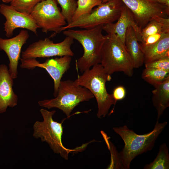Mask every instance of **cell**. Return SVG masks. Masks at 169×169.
I'll return each instance as SVG.
<instances>
[{
	"instance_id": "1",
	"label": "cell",
	"mask_w": 169,
	"mask_h": 169,
	"mask_svg": "<svg viewBox=\"0 0 169 169\" xmlns=\"http://www.w3.org/2000/svg\"><path fill=\"white\" fill-rule=\"evenodd\" d=\"M167 124L166 121L159 123L157 120L153 129L143 135L137 134L126 125L113 127V131L121 137L125 144L124 147L119 153L121 169H130L131 161L135 157L151 151Z\"/></svg>"
},
{
	"instance_id": "2",
	"label": "cell",
	"mask_w": 169,
	"mask_h": 169,
	"mask_svg": "<svg viewBox=\"0 0 169 169\" xmlns=\"http://www.w3.org/2000/svg\"><path fill=\"white\" fill-rule=\"evenodd\" d=\"M103 25L84 29H67L63 31L66 36L78 41L84 49V54L76 62L77 69L83 73L94 65L100 64L101 52L108 35L102 34Z\"/></svg>"
},
{
	"instance_id": "3",
	"label": "cell",
	"mask_w": 169,
	"mask_h": 169,
	"mask_svg": "<svg viewBox=\"0 0 169 169\" xmlns=\"http://www.w3.org/2000/svg\"><path fill=\"white\" fill-rule=\"evenodd\" d=\"M92 67L84 71L81 75H78L74 82L86 88L92 93L97 104V116L100 118L105 116L111 106L115 105L116 102L106 89V83L111 80V75L105 72L100 64Z\"/></svg>"
},
{
	"instance_id": "4",
	"label": "cell",
	"mask_w": 169,
	"mask_h": 169,
	"mask_svg": "<svg viewBox=\"0 0 169 169\" xmlns=\"http://www.w3.org/2000/svg\"><path fill=\"white\" fill-rule=\"evenodd\" d=\"M107 35L101 50L100 64L110 75L122 72L129 77L132 76L134 68L125 44L116 34Z\"/></svg>"
},
{
	"instance_id": "5",
	"label": "cell",
	"mask_w": 169,
	"mask_h": 169,
	"mask_svg": "<svg viewBox=\"0 0 169 169\" xmlns=\"http://www.w3.org/2000/svg\"><path fill=\"white\" fill-rule=\"evenodd\" d=\"M94 97L88 89L68 79L61 81L58 94L54 98L39 101L38 103L40 106L49 109L58 108L69 117L74 108L80 102L89 101Z\"/></svg>"
},
{
	"instance_id": "6",
	"label": "cell",
	"mask_w": 169,
	"mask_h": 169,
	"mask_svg": "<svg viewBox=\"0 0 169 169\" xmlns=\"http://www.w3.org/2000/svg\"><path fill=\"white\" fill-rule=\"evenodd\" d=\"M40 111L43 120L37 121L34 123L33 136L36 138H40L42 141L46 142L54 153L59 154L62 158L68 160L69 153L79 150L69 149L63 145L62 138L64 120L59 123L53 120V116L56 112L55 110L49 111L41 109Z\"/></svg>"
},
{
	"instance_id": "7",
	"label": "cell",
	"mask_w": 169,
	"mask_h": 169,
	"mask_svg": "<svg viewBox=\"0 0 169 169\" xmlns=\"http://www.w3.org/2000/svg\"><path fill=\"white\" fill-rule=\"evenodd\" d=\"M124 5L121 0H109L102 3L90 13L82 16L62 27L61 32L76 28L89 29L113 23L119 18Z\"/></svg>"
},
{
	"instance_id": "8",
	"label": "cell",
	"mask_w": 169,
	"mask_h": 169,
	"mask_svg": "<svg viewBox=\"0 0 169 169\" xmlns=\"http://www.w3.org/2000/svg\"><path fill=\"white\" fill-rule=\"evenodd\" d=\"M55 0H44L38 3L30 14L38 28L47 33L61 32L62 27L67 24Z\"/></svg>"
},
{
	"instance_id": "9",
	"label": "cell",
	"mask_w": 169,
	"mask_h": 169,
	"mask_svg": "<svg viewBox=\"0 0 169 169\" xmlns=\"http://www.w3.org/2000/svg\"><path fill=\"white\" fill-rule=\"evenodd\" d=\"M74 39L66 36L62 42L54 43L49 38L40 39L30 44L21 53L23 59L49 58L64 56H72L74 53L71 49Z\"/></svg>"
},
{
	"instance_id": "10",
	"label": "cell",
	"mask_w": 169,
	"mask_h": 169,
	"mask_svg": "<svg viewBox=\"0 0 169 169\" xmlns=\"http://www.w3.org/2000/svg\"><path fill=\"white\" fill-rule=\"evenodd\" d=\"M132 13L140 28L156 17L169 18V7L151 0H121Z\"/></svg>"
},
{
	"instance_id": "11",
	"label": "cell",
	"mask_w": 169,
	"mask_h": 169,
	"mask_svg": "<svg viewBox=\"0 0 169 169\" xmlns=\"http://www.w3.org/2000/svg\"><path fill=\"white\" fill-rule=\"evenodd\" d=\"M71 57L64 56L60 58L48 59L45 62L40 63L36 59L20 58L21 68L33 69L36 67L44 69L54 81V95L56 97L59 87L63 74L70 67Z\"/></svg>"
},
{
	"instance_id": "12",
	"label": "cell",
	"mask_w": 169,
	"mask_h": 169,
	"mask_svg": "<svg viewBox=\"0 0 169 169\" xmlns=\"http://www.w3.org/2000/svg\"><path fill=\"white\" fill-rule=\"evenodd\" d=\"M0 13L6 18L4 30L7 37L12 36L14 31L18 28L27 29L37 34L38 28L30 14L18 11L5 4H0Z\"/></svg>"
},
{
	"instance_id": "13",
	"label": "cell",
	"mask_w": 169,
	"mask_h": 169,
	"mask_svg": "<svg viewBox=\"0 0 169 169\" xmlns=\"http://www.w3.org/2000/svg\"><path fill=\"white\" fill-rule=\"evenodd\" d=\"M29 37L27 31L22 30L16 36L11 38L0 37V50L4 51L9 61L8 70L13 79L18 77V66L20 59L21 50Z\"/></svg>"
},
{
	"instance_id": "14",
	"label": "cell",
	"mask_w": 169,
	"mask_h": 169,
	"mask_svg": "<svg viewBox=\"0 0 169 169\" xmlns=\"http://www.w3.org/2000/svg\"><path fill=\"white\" fill-rule=\"evenodd\" d=\"M130 27L133 28L139 42L140 41L141 29L138 26L134 19L132 13L124 4L121 14L117 21L103 25V30L107 34L114 33L125 44L126 31Z\"/></svg>"
},
{
	"instance_id": "15",
	"label": "cell",
	"mask_w": 169,
	"mask_h": 169,
	"mask_svg": "<svg viewBox=\"0 0 169 169\" xmlns=\"http://www.w3.org/2000/svg\"><path fill=\"white\" fill-rule=\"evenodd\" d=\"M13 79L7 66L0 64V114L5 112L8 107L17 105L18 97L13 89Z\"/></svg>"
},
{
	"instance_id": "16",
	"label": "cell",
	"mask_w": 169,
	"mask_h": 169,
	"mask_svg": "<svg viewBox=\"0 0 169 169\" xmlns=\"http://www.w3.org/2000/svg\"><path fill=\"white\" fill-rule=\"evenodd\" d=\"M125 44L131 58L134 68L141 66L144 63V55L135 31L130 27L125 35Z\"/></svg>"
},
{
	"instance_id": "17",
	"label": "cell",
	"mask_w": 169,
	"mask_h": 169,
	"mask_svg": "<svg viewBox=\"0 0 169 169\" xmlns=\"http://www.w3.org/2000/svg\"><path fill=\"white\" fill-rule=\"evenodd\" d=\"M140 46L144 55V64L169 56V33L153 44Z\"/></svg>"
},
{
	"instance_id": "18",
	"label": "cell",
	"mask_w": 169,
	"mask_h": 169,
	"mask_svg": "<svg viewBox=\"0 0 169 169\" xmlns=\"http://www.w3.org/2000/svg\"><path fill=\"white\" fill-rule=\"evenodd\" d=\"M152 101L157 112V120L169 106V78L154 87Z\"/></svg>"
},
{
	"instance_id": "19",
	"label": "cell",
	"mask_w": 169,
	"mask_h": 169,
	"mask_svg": "<svg viewBox=\"0 0 169 169\" xmlns=\"http://www.w3.org/2000/svg\"><path fill=\"white\" fill-rule=\"evenodd\" d=\"M161 32H169V18L156 17L150 21L141 29L140 41H144L149 36Z\"/></svg>"
},
{
	"instance_id": "20",
	"label": "cell",
	"mask_w": 169,
	"mask_h": 169,
	"mask_svg": "<svg viewBox=\"0 0 169 169\" xmlns=\"http://www.w3.org/2000/svg\"><path fill=\"white\" fill-rule=\"evenodd\" d=\"M142 78L154 87L169 78V71L145 68L141 74Z\"/></svg>"
},
{
	"instance_id": "21",
	"label": "cell",
	"mask_w": 169,
	"mask_h": 169,
	"mask_svg": "<svg viewBox=\"0 0 169 169\" xmlns=\"http://www.w3.org/2000/svg\"><path fill=\"white\" fill-rule=\"evenodd\" d=\"M144 169H169V154L166 143H163L160 146L158 154L152 162L146 165Z\"/></svg>"
},
{
	"instance_id": "22",
	"label": "cell",
	"mask_w": 169,
	"mask_h": 169,
	"mask_svg": "<svg viewBox=\"0 0 169 169\" xmlns=\"http://www.w3.org/2000/svg\"><path fill=\"white\" fill-rule=\"evenodd\" d=\"M77 7L72 22L80 16L90 13L93 8L102 3V0H78Z\"/></svg>"
},
{
	"instance_id": "23",
	"label": "cell",
	"mask_w": 169,
	"mask_h": 169,
	"mask_svg": "<svg viewBox=\"0 0 169 169\" xmlns=\"http://www.w3.org/2000/svg\"><path fill=\"white\" fill-rule=\"evenodd\" d=\"M60 5L61 13L67 24L72 22V18L77 7L76 0H55Z\"/></svg>"
},
{
	"instance_id": "24",
	"label": "cell",
	"mask_w": 169,
	"mask_h": 169,
	"mask_svg": "<svg viewBox=\"0 0 169 169\" xmlns=\"http://www.w3.org/2000/svg\"><path fill=\"white\" fill-rule=\"evenodd\" d=\"M44 0H12L10 5L16 10L30 14L35 6Z\"/></svg>"
},
{
	"instance_id": "25",
	"label": "cell",
	"mask_w": 169,
	"mask_h": 169,
	"mask_svg": "<svg viewBox=\"0 0 169 169\" xmlns=\"http://www.w3.org/2000/svg\"><path fill=\"white\" fill-rule=\"evenodd\" d=\"M101 133L105 141L111 155L110 163L107 168L121 169L119 153L117 151L114 146L109 141V138L106 134L103 131H101Z\"/></svg>"
},
{
	"instance_id": "26",
	"label": "cell",
	"mask_w": 169,
	"mask_h": 169,
	"mask_svg": "<svg viewBox=\"0 0 169 169\" xmlns=\"http://www.w3.org/2000/svg\"><path fill=\"white\" fill-rule=\"evenodd\" d=\"M145 68L169 71V56L145 64Z\"/></svg>"
},
{
	"instance_id": "27",
	"label": "cell",
	"mask_w": 169,
	"mask_h": 169,
	"mask_svg": "<svg viewBox=\"0 0 169 169\" xmlns=\"http://www.w3.org/2000/svg\"><path fill=\"white\" fill-rule=\"evenodd\" d=\"M168 33H157L148 37L143 42L139 43L142 46H148L153 44L159 41L164 35Z\"/></svg>"
},
{
	"instance_id": "28",
	"label": "cell",
	"mask_w": 169,
	"mask_h": 169,
	"mask_svg": "<svg viewBox=\"0 0 169 169\" xmlns=\"http://www.w3.org/2000/svg\"><path fill=\"white\" fill-rule=\"evenodd\" d=\"M112 94L116 102L118 100H122L125 96V90L122 86H117L114 89Z\"/></svg>"
},
{
	"instance_id": "29",
	"label": "cell",
	"mask_w": 169,
	"mask_h": 169,
	"mask_svg": "<svg viewBox=\"0 0 169 169\" xmlns=\"http://www.w3.org/2000/svg\"><path fill=\"white\" fill-rule=\"evenodd\" d=\"M155 2L169 7V0H151Z\"/></svg>"
},
{
	"instance_id": "30",
	"label": "cell",
	"mask_w": 169,
	"mask_h": 169,
	"mask_svg": "<svg viewBox=\"0 0 169 169\" xmlns=\"http://www.w3.org/2000/svg\"><path fill=\"white\" fill-rule=\"evenodd\" d=\"M12 0H2V1L5 3H10Z\"/></svg>"
},
{
	"instance_id": "31",
	"label": "cell",
	"mask_w": 169,
	"mask_h": 169,
	"mask_svg": "<svg viewBox=\"0 0 169 169\" xmlns=\"http://www.w3.org/2000/svg\"><path fill=\"white\" fill-rule=\"evenodd\" d=\"M108 0H102V3H105L106 2H107V1H108Z\"/></svg>"
}]
</instances>
